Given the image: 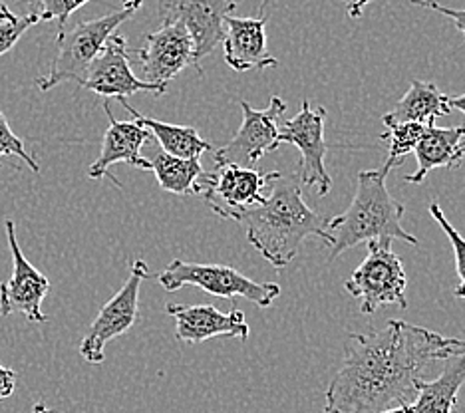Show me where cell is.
Returning <instances> with one entry per match:
<instances>
[{"instance_id":"obj_1","label":"cell","mask_w":465,"mask_h":413,"mask_svg":"<svg viewBox=\"0 0 465 413\" xmlns=\"http://www.w3.org/2000/svg\"><path fill=\"white\" fill-rule=\"evenodd\" d=\"M463 352V340L404 320H390L370 334H348L342 364L326 389L324 413H386L414 406L426 368Z\"/></svg>"},{"instance_id":"obj_2","label":"cell","mask_w":465,"mask_h":413,"mask_svg":"<svg viewBox=\"0 0 465 413\" xmlns=\"http://www.w3.org/2000/svg\"><path fill=\"white\" fill-rule=\"evenodd\" d=\"M247 229L252 247L274 269H284L297 257L301 245L309 239H321L326 247L332 245L329 219L304 203L301 183L277 172L269 185L265 203L239 211L231 217Z\"/></svg>"},{"instance_id":"obj_3","label":"cell","mask_w":465,"mask_h":413,"mask_svg":"<svg viewBox=\"0 0 465 413\" xmlns=\"http://www.w3.org/2000/svg\"><path fill=\"white\" fill-rule=\"evenodd\" d=\"M388 173L384 167L358 173L351 207L342 215L329 219L332 237L331 261L344 251L370 241L400 239L408 245H418V239L401 227L406 207L390 195L386 187Z\"/></svg>"},{"instance_id":"obj_4","label":"cell","mask_w":465,"mask_h":413,"mask_svg":"<svg viewBox=\"0 0 465 413\" xmlns=\"http://www.w3.org/2000/svg\"><path fill=\"white\" fill-rule=\"evenodd\" d=\"M143 0H125V3L114 10V13L78 23L72 30L58 32V52L52 62V68L46 76L36 80V86L42 92L56 88L62 82H78L82 84L84 76L90 68L102 48L105 46L115 30H118L125 20H130L137 10L142 8Z\"/></svg>"},{"instance_id":"obj_5","label":"cell","mask_w":465,"mask_h":413,"mask_svg":"<svg viewBox=\"0 0 465 413\" xmlns=\"http://www.w3.org/2000/svg\"><path fill=\"white\" fill-rule=\"evenodd\" d=\"M157 280L167 292H175L183 286H197L219 299L241 296L261 309H269L281 296V286L277 282H257L225 264L185 262L175 259L157 274Z\"/></svg>"},{"instance_id":"obj_6","label":"cell","mask_w":465,"mask_h":413,"mask_svg":"<svg viewBox=\"0 0 465 413\" xmlns=\"http://www.w3.org/2000/svg\"><path fill=\"white\" fill-rule=\"evenodd\" d=\"M366 245V259L344 282L346 292L361 299V310L364 314H374L390 304L408 309L406 270L392 251V241H370Z\"/></svg>"},{"instance_id":"obj_7","label":"cell","mask_w":465,"mask_h":413,"mask_svg":"<svg viewBox=\"0 0 465 413\" xmlns=\"http://www.w3.org/2000/svg\"><path fill=\"white\" fill-rule=\"evenodd\" d=\"M145 279H150L147 262L135 259L132 262L128 280L118 294L112 296L110 302H105L96 320L92 322L88 334L80 342V354L86 362L94 366L102 364L105 359V344L125 334L135 324L137 316H140V289Z\"/></svg>"},{"instance_id":"obj_8","label":"cell","mask_w":465,"mask_h":413,"mask_svg":"<svg viewBox=\"0 0 465 413\" xmlns=\"http://www.w3.org/2000/svg\"><path fill=\"white\" fill-rule=\"evenodd\" d=\"M239 105L242 110V123L237 135L215 153L217 169L227 165L252 169L259 159L272 153L281 145L277 120L287 112V102L279 95H272L265 110L252 108L249 102H241Z\"/></svg>"},{"instance_id":"obj_9","label":"cell","mask_w":465,"mask_h":413,"mask_svg":"<svg viewBox=\"0 0 465 413\" xmlns=\"http://www.w3.org/2000/svg\"><path fill=\"white\" fill-rule=\"evenodd\" d=\"M326 110L311 108V102L304 100L301 112L292 120H287L279 130V143H291L301 152V163L297 169L299 183L304 187H316L319 195L331 193L332 177L326 169V152L329 143L324 140Z\"/></svg>"},{"instance_id":"obj_10","label":"cell","mask_w":465,"mask_h":413,"mask_svg":"<svg viewBox=\"0 0 465 413\" xmlns=\"http://www.w3.org/2000/svg\"><path fill=\"white\" fill-rule=\"evenodd\" d=\"M277 172H259L237 165L217 169L215 173H205L199 182V193L219 217L231 219L239 211L265 203V191Z\"/></svg>"},{"instance_id":"obj_11","label":"cell","mask_w":465,"mask_h":413,"mask_svg":"<svg viewBox=\"0 0 465 413\" xmlns=\"http://www.w3.org/2000/svg\"><path fill=\"white\" fill-rule=\"evenodd\" d=\"M235 10L227 0H162V23H182L193 40V66L201 72L207 58L225 38V18Z\"/></svg>"},{"instance_id":"obj_12","label":"cell","mask_w":465,"mask_h":413,"mask_svg":"<svg viewBox=\"0 0 465 413\" xmlns=\"http://www.w3.org/2000/svg\"><path fill=\"white\" fill-rule=\"evenodd\" d=\"M5 231L13 254V274L0 284V316L23 312L28 322H46L48 316L42 312V300L46 299L50 282L20 251L15 221H5Z\"/></svg>"},{"instance_id":"obj_13","label":"cell","mask_w":465,"mask_h":413,"mask_svg":"<svg viewBox=\"0 0 465 413\" xmlns=\"http://www.w3.org/2000/svg\"><path fill=\"white\" fill-rule=\"evenodd\" d=\"M130 52L132 50L128 46V40L122 34H114L105 42L100 54L90 64V68L80 86L98 95H104V98L118 100H125L140 92L163 95L167 92V86H157V84L143 82L132 72Z\"/></svg>"},{"instance_id":"obj_14","label":"cell","mask_w":465,"mask_h":413,"mask_svg":"<svg viewBox=\"0 0 465 413\" xmlns=\"http://www.w3.org/2000/svg\"><path fill=\"white\" fill-rule=\"evenodd\" d=\"M142 62L143 82L167 86L179 72L193 66V40L182 23H162L145 36V46L135 50Z\"/></svg>"},{"instance_id":"obj_15","label":"cell","mask_w":465,"mask_h":413,"mask_svg":"<svg viewBox=\"0 0 465 413\" xmlns=\"http://www.w3.org/2000/svg\"><path fill=\"white\" fill-rule=\"evenodd\" d=\"M165 312L175 320V336L183 344H201L211 338H249V324L239 309L221 312L211 304L185 306L169 302Z\"/></svg>"},{"instance_id":"obj_16","label":"cell","mask_w":465,"mask_h":413,"mask_svg":"<svg viewBox=\"0 0 465 413\" xmlns=\"http://www.w3.org/2000/svg\"><path fill=\"white\" fill-rule=\"evenodd\" d=\"M105 115L110 120V127L104 133L102 150L96 162L88 169L92 179L108 177L110 167L115 163H128L137 169H152L147 157L142 155V147L152 140V133L135 122H120L114 118L110 103H104Z\"/></svg>"},{"instance_id":"obj_17","label":"cell","mask_w":465,"mask_h":413,"mask_svg":"<svg viewBox=\"0 0 465 413\" xmlns=\"http://www.w3.org/2000/svg\"><path fill=\"white\" fill-rule=\"evenodd\" d=\"M267 16L257 18H225V62L232 70H267L274 68L279 60L269 54L267 34H265Z\"/></svg>"},{"instance_id":"obj_18","label":"cell","mask_w":465,"mask_h":413,"mask_svg":"<svg viewBox=\"0 0 465 413\" xmlns=\"http://www.w3.org/2000/svg\"><path fill=\"white\" fill-rule=\"evenodd\" d=\"M418 172L406 175L408 183H424L433 169H456L465 159V125L456 127H426L416 147Z\"/></svg>"},{"instance_id":"obj_19","label":"cell","mask_w":465,"mask_h":413,"mask_svg":"<svg viewBox=\"0 0 465 413\" xmlns=\"http://www.w3.org/2000/svg\"><path fill=\"white\" fill-rule=\"evenodd\" d=\"M450 113V95L440 92L436 84L411 80L410 90L401 95L394 110L384 115L382 123H421L430 127Z\"/></svg>"},{"instance_id":"obj_20","label":"cell","mask_w":465,"mask_h":413,"mask_svg":"<svg viewBox=\"0 0 465 413\" xmlns=\"http://www.w3.org/2000/svg\"><path fill=\"white\" fill-rule=\"evenodd\" d=\"M120 103L134 115L135 123L145 127V130L155 137L157 143L162 145L163 153L182 157V159H199L205 152L211 150V143L201 137V133L195 130V127L175 125V123H165L160 120L145 118V115H142L135 108H132L125 100H120Z\"/></svg>"},{"instance_id":"obj_21","label":"cell","mask_w":465,"mask_h":413,"mask_svg":"<svg viewBox=\"0 0 465 413\" xmlns=\"http://www.w3.org/2000/svg\"><path fill=\"white\" fill-rule=\"evenodd\" d=\"M465 384V352L451 358L450 366L433 379L421 384L411 413H451L458 404V394Z\"/></svg>"},{"instance_id":"obj_22","label":"cell","mask_w":465,"mask_h":413,"mask_svg":"<svg viewBox=\"0 0 465 413\" xmlns=\"http://www.w3.org/2000/svg\"><path fill=\"white\" fill-rule=\"evenodd\" d=\"M150 162L152 172L155 173L157 183L167 193L173 195H197L199 182L205 177L203 167L199 159H182L157 152Z\"/></svg>"},{"instance_id":"obj_23","label":"cell","mask_w":465,"mask_h":413,"mask_svg":"<svg viewBox=\"0 0 465 413\" xmlns=\"http://www.w3.org/2000/svg\"><path fill=\"white\" fill-rule=\"evenodd\" d=\"M386 125V133L380 137L388 142V157L386 163L382 165L388 172H392L394 167H398L404 157L411 152H416V147L420 143L421 137H424V132L428 125L421 123H384Z\"/></svg>"},{"instance_id":"obj_24","label":"cell","mask_w":465,"mask_h":413,"mask_svg":"<svg viewBox=\"0 0 465 413\" xmlns=\"http://www.w3.org/2000/svg\"><path fill=\"white\" fill-rule=\"evenodd\" d=\"M430 215L443 229V232H446L450 242H451L453 254H456V270H458V277H460V286L456 289V296H458V299L465 300V239L460 235L456 229H453V225L446 219V215H443L440 203L430 205Z\"/></svg>"},{"instance_id":"obj_25","label":"cell","mask_w":465,"mask_h":413,"mask_svg":"<svg viewBox=\"0 0 465 413\" xmlns=\"http://www.w3.org/2000/svg\"><path fill=\"white\" fill-rule=\"evenodd\" d=\"M6 155L20 157L30 169H33L35 173H40L38 162L26 152L25 142L20 140L18 135L13 133V130H10V125H8L6 118H5V113L0 112V159L6 157Z\"/></svg>"},{"instance_id":"obj_26","label":"cell","mask_w":465,"mask_h":413,"mask_svg":"<svg viewBox=\"0 0 465 413\" xmlns=\"http://www.w3.org/2000/svg\"><path fill=\"white\" fill-rule=\"evenodd\" d=\"M40 3V20H58V32L66 30L68 18L76 13L78 8L88 5L90 0H36Z\"/></svg>"},{"instance_id":"obj_27","label":"cell","mask_w":465,"mask_h":413,"mask_svg":"<svg viewBox=\"0 0 465 413\" xmlns=\"http://www.w3.org/2000/svg\"><path fill=\"white\" fill-rule=\"evenodd\" d=\"M38 20V13H33L25 16H15L13 20H6V23H0V56L6 54L8 50H13L20 36H23L30 26H35Z\"/></svg>"},{"instance_id":"obj_28","label":"cell","mask_w":465,"mask_h":413,"mask_svg":"<svg viewBox=\"0 0 465 413\" xmlns=\"http://www.w3.org/2000/svg\"><path fill=\"white\" fill-rule=\"evenodd\" d=\"M411 5L416 6H424V8H430V10H436V13L448 16L453 25H456V28L461 32L463 38H465V8L458 10V8H448L440 5L438 0H411Z\"/></svg>"},{"instance_id":"obj_29","label":"cell","mask_w":465,"mask_h":413,"mask_svg":"<svg viewBox=\"0 0 465 413\" xmlns=\"http://www.w3.org/2000/svg\"><path fill=\"white\" fill-rule=\"evenodd\" d=\"M15 389H16V374L13 369H8L6 366L0 364V401H5L13 396Z\"/></svg>"},{"instance_id":"obj_30","label":"cell","mask_w":465,"mask_h":413,"mask_svg":"<svg viewBox=\"0 0 465 413\" xmlns=\"http://www.w3.org/2000/svg\"><path fill=\"white\" fill-rule=\"evenodd\" d=\"M370 3H372V0H352V3L348 5V15H351L352 18H358L362 15L366 5H370Z\"/></svg>"},{"instance_id":"obj_31","label":"cell","mask_w":465,"mask_h":413,"mask_svg":"<svg viewBox=\"0 0 465 413\" xmlns=\"http://www.w3.org/2000/svg\"><path fill=\"white\" fill-rule=\"evenodd\" d=\"M450 108L451 110H458L465 115V93L456 95V98H450Z\"/></svg>"},{"instance_id":"obj_32","label":"cell","mask_w":465,"mask_h":413,"mask_svg":"<svg viewBox=\"0 0 465 413\" xmlns=\"http://www.w3.org/2000/svg\"><path fill=\"white\" fill-rule=\"evenodd\" d=\"M13 18L15 15L10 13V8L5 3H0V23H6V20H13Z\"/></svg>"},{"instance_id":"obj_33","label":"cell","mask_w":465,"mask_h":413,"mask_svg":"<svg viewBox=\"0 0 465 413\" xmlns=\"http://www.w3.org/2000/svg\"><path fill=\"white\" fill-rule=\"evenodd\" d=\"M33 413H58V411L50 409V408H48V406H45V404H36V406H35V409H33Z\"/></svg>"},{"instance_id":"obj_34","label":"cell","mask_w":465,"mask_h":413,"mask_svg":"<svg viewBox=\"0 0 465 413\" xmlns=\"http://www.w3.org/2000/svg\"><path fill=\"white\" fill-rule=\"evenodd\" d=\"M386 413H411V406H401V408H396V409L386 411Z\"/></svg>"},{"instance_id":"obj_35","label":"cell","mask_w":465,"mask_h":413,"mask_svg":"<svg viewBox=\"0 0 465 413\" xmlns=\"http://www.w3.org/2000/svg\"><path fill=\"white\" fill-rule=\"evenodd\" d=\"M342 3H348V5H351V3H352V0H342Z\"/></svg>"},{"instance_id":"obj_36","label":"cell","mask_w":465,"mask_h":413,"mask_svg":"<svg viewBox=\"0 0 465 413\" xmlns=\"http://www.w3.org/2000/svg\"><path fill=\"white\" fill-rule=\"evenodd\" d=\"M227 3H235V0H227Z\"/></svg>"},{"instance_id":"obj_37","label":"cell","mask_w":465,"mask_h":413,"mask_svg":"<svg viewBox=\"0 0 465 413\" xmlns=\"http://www.w3.org/2000/svg\"><path fill=\"white\" fill-rule=\"evenodd\" d=\"M35 3H36V0H35Z\"/></svg>"}]
</instances>
